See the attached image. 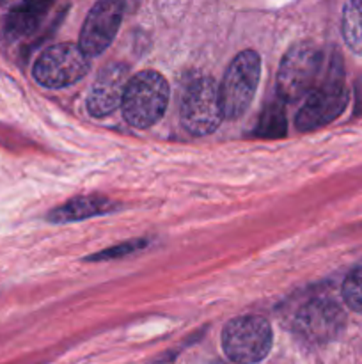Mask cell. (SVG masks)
I'll list each match as a JSON object with an SVG mask.
<instances>
[{"instance_id":"cell-1","label":"cell","mask_w":362,"mask_h":364,"mask_svg":"<svg viewBox=\"0 0 362 364\" xmlns=\"http://www.w3.org/2000/svg\"><path fill=\"white\" fill-rule=\"evenodd\" d=\"M339 57L334 55L327 64L318 84L304 98L295 124L300 132H311L327 127L343 114L348 105V91L343 82V68Z\"/></svg>"},{"instance_id":"cell-2","label":"cell","mask_w":362,"mask_h":364,"mask_svg":"<svg viewBox=\"0 0 362 364\" xmlns=\"http://www.w3.org/2000/svg\"><path fill=\"white\" fill-rule=\"evenodd\" d=\"M169 103V82L153 70L141 71L128 80L124 89L123 109L128 124L138 130L151 128L163 117Z\"/></svg>"},{"instance_id":"cell-3","label":"cell","mask_w":362,"mask_h":364,"mask_svg":"<svg viewBox=\"0 0 362 364\" xmlns=\"http://www.w3.org/2000/svg\"><path fill=\"white\" fill-rule=\"evenodd\" d=\"M323 73V53L309 41L297 43L280 60L277 95L283 103L304 102Z\"/></svg>"},{"instance_id":"cell-4","label":"cell","mask_w":362,"mask_h":364,"mask_svg":"<svg viewBox=\"0 0 362 364\" xmlns=\"http://www.w3.org/2000/svg\"><path fill=\"white\" fill-rule=\"evenodd\" d=\"M261 80V57L254 50H243L233 59L224 75L220 87L224 117L238 119L243 116L254 100Z\"/></svg>"},{"instance_id":"cell-5","label":"cell","mask_w":362,"mask_h":364,"mask_svg":"<svg viewBox=\"0 0 362 364\" xmlns=\"http://www.w3.org/2000/svg\"><path fill=\"white\" fill-rule=\"evenodd\" d=\"M91 70V57L73 43L52 45L39 53L32 77L46 89H64L80 82Z\"/></svg>"},{"instance_id":"cell-6","label":"cell","mask_w":362,"mask_h":364,"mask_svg":"<svg viewBox=\"0 0 362 364\" xmlns=\"http://www.w3.org/2000/svg\"><path fill=\"white\" fill-rule=\"evenodd\" d=\"M273 334L268 320L258 315L233 318L222 333V348L238 364L261 363L272 348Z\"/></svg>"},{"instance_id":"cell-7","label":"cell","mask_w":362,"mask_h":364,"mask_svg":"<svg viewBox=\"0 0 362 364\" xmlns=\"http://www.w3.org/2000/svg\"><path fill=\"white\" fill-rule=\"evenodd\" d=\"M224 119L220 87L212 77H199L190 82L181 102V124L197 137L213 134Z\"/></svg>"},{"instance_id":"cell-8","label":"cell","mask_w":362,"mask_h":364,"mask_svg":"<svg viewBox=\"0 0 362 364\" xmlns=\"http://www.w3.org/2000/svg\"><path fill=\"white\" fill-rule=\"evenodd\" d=\"M124 16V0H98L85 16L78 46L89 57H98L112 45Z\"/></svg>"},{"instance_id":"cell-9","label":"cell","mask_w":362,"mask_h":364,"mask_svg":"<svg viewBox=\"0 0 362 364\" xmlns=\"http://www.w3.org/2000/svg\"><path fill=\"white\" fill-rule=\"evenodd\" d=\"M346 316L332 299H312L298 309L295 327L309 341L325 343L336 340L344 329Z\"/></svg>"},{"instance_id":"cell-10","label":"cell","mask_w":362,"mask_h":364,"mask_svg":"<svg viewBox=\"0 0 362 364\" xmlns=\"http://www.w3.org/2000/svg\"><path fill=\"white\" fill-rule=\"evenodd\" d=\"M130 70L123 63H110L96 77L87 95V110L92 117H106L123 103Z\"/></svg>"},{"instance_id":"cell-11","label":"cell","mask_w":362,"mask_h":364,"mask_svg":"<svg viewBox=\"0 0 362 364\" xmlns=\"http://www.w3.org/2000/svg\"><path fill=\"white\" fill-rule=\"evenodd\" d=\"M119 208V205L102 196H78L70 199L64 205L57 206L48 213V223L52 224H67L78 223V220L91 219V217L106 215Z\"/></svg>"},{"instance_id":"cell-12","label":"cell","mask_w":362,"mask_h":364,"mask_svg":"<svg viewBox=\"0 0 362 364\" xmlns=\"http://www.w3.org/2000/svg\"><path fill=\"white\" fill-rule=\"evenodd\" d=\"M53 0H23L13 7L6 20V34L11 39L31 36L52 7Z\"/></svg>"},{"instance_id":"cell-13","label":"cell","mask_w":362,"mask_h":364,"mask_svg":"<svg viewBox=\"0 0 362 364\" xmlns=\"http://www.w3.org/2000/svg\"><path fill=\"white\" fill-rule=\"evenodd\" d=\"M343 38L355 53H362V0H348L341 23Z\"/></svg>"},{"instance_id":"cell-14","label":"cell","mask_w":362,"mask_h":364,"mask_svg":"<svg viewBox=\"0 0 362 364\" xmlns=\"http://www.w3.org/2000/svg\"><path fill=\"white\" fill-rule=\"evenodd\" d=\"M286 114L280 103H270L259 116L254 135L263 139H280L286 135Z\"/></svg>"},{"instance_id":"cell-15","label":"cell","mask_w":362,"mask_h":364,"mask_svg":"<svg viewBox=\"0 0 362 364\" xmlns=\"http://www.w3.org/2000/svg\"><path fill=\"white\" fill-rule=\"evenodd\" d=\"M343 299L348 308L362 315V267L351 270L344 279Z\"/></svg>"},{"instance_id":"cell-16","label":"cell","mask_w":362,"mask_h":364,"mask_svg":"<svg viewBox=\"0 0 362 364\" xmlns=\"http://www.w3.org/2000/svg\"><path fill=\"white\" fill-rule=\"evenodd\" d=\"M146 245H148V242L146 240H131V242H126V244L116 245V247L112 249H105V251H102L99 255L91 256V258L87 259H91V262H103V259L123 258V256L131 255V252L141 251V249L146 247Z\"/></svg>"},{"instance_id":"cell-17","label":"cell","mask_w":362,"mask_h":364,"mask_svg":"<svg viewBox=\"0 0 362 364\" xmlns=\"http://www.w3.org/2000/svg\"><path fill=\"white\" fill-rule=\"evenodd\" d=\"M23 0H0V7H7V9H13L18 4H21Z\"/></svg>"}]
</instances>
